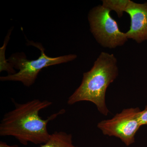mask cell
Returning a JSON list of instances; mask_svg holds the SVG:
<instances>
[{"mask_svg":"<svg viewBox=\"0 0 147 147\" xmlns=\"http://www.w3.org/2000/svg\"><path fill=\"white\" fill-rule=\"evenodd\" d=\"M13 101L14 109L5 114L1 121L0 136L15 137L24 146L29 143L36 145L46 143L51 134L47 130V124L65 112L61 109L44 119L39 116L40 111L52 105L51 101L34 99L19 103Z\"/></svg>","mask_w":147,"mask_h":147,"instance_id":"cell-1","label":"cell"},{"mask_svg":"<svg viewBox=\"0 0 147 147\" xmlns=\"http://www.w3.org/2000/svg\"><path fill=\"white\" fill-rule=\"evenodd\" d=\"M117 61L115 55L102 52L90 71L84 73L82 83L69 98L67 104L87 101L94 103L102 115L110 113L105 102L107 88L118 75Z\"/></svg>","mask_w":147,"mask_h":147,"instance_id":"cell-2","label":"cell"},{"mask_svg":"<svg viewBox=\"0 0 147 147\" xmlns=\"http://www.w3.org/2000/svg\"><path fill=\"white\" fill-rule=\"evenodd\" d=\"M29 43L40 50V57L36 60H29L21 54L12 55L8 60L9 61L12 67L19 69V71L6 76H1V81L20 82L24 86L30 87L34 84L38 73L42 69L49 66L68 62L75 59L77 57L75 55H69L57 57H50L45 55L44 48L40 44L31 41Z\"/></svg>","mask_w":147,"mask_h":147,"instance_id":"cell-3","label":"cell"},{"mask_svg":"<svg viewBox=\"0 0 147 147\" xmlns=\"http://www.w3.org/2000/svg\"><path fill=\"white\" fill-rule=\"evenodd\" d=\"M110 11L102 5L95 7L90 11L88 20L91 32L97 42L102 47L114 49L123 45L128 38L125 33L120 30Z\"/></svg>","mask_w":147,"mask_h":147,"instance_id":"cell-4","label":"cell"},{"mask_svg":"<svg viewBox=\"0 0 147 147\" xmlns=\"http://www.w3.org/2000/svg\"><path fill=\"white\" fill-rule=\"evenodd\" d=\"M139 108L124 109L113 118L98 124L97 127L104 135L115 137L128 146L135 142V136L141 125L138 119Z\"/></svg>","mask_w":147,"mask_h":147,"instance_id":"cell-5","label":"cell"},{"mask_svg":"<svg viewBox=\"0 0 147 147\" xmlns=\"http://www.w3.org/2000/svg\"><path fill=\"white\" fill-rule=\"evenodd\" d=\"M125 12L130 16V29L125 33L128 39L137 43L147 40V3H137L129 0Z\"/></svg>","mask_w":147,"mask_h":147,"instance_id":"cell-6","label":"cell"},{"mask_svg":"<svg viewBox=\"0 0 147 147\" xmlns=\"http://www.w3.org/2000/svg\"><path fill=\"white\" fill-rule=\"evenodd\" d=\"M39 147H79L72 142V136L63 131H55L50 134V138L45 144Z\"/></svg>","mask_w":147,"mask_h":147,"instance_id":"cell-7","label":"cell"},{"mask_svg":"<svg viewBox=\"0 0 147 147\" xmlns=\"http://www.w3.org/2000/svg\"><path fill=\"white\" fill-rule=\"evenodd\" d=\"M102 1L104 7L115 11L119 18H121L125 12L129 0H102Z\"/></svg>","mask_w":147,"mask_h":147,"instance_id":"cell-8","label":"cell"},{"mask_svg":"<svg viewBox=\"0 0 147 147\" xmlns=\"http://www.w3.org/2000/svg\"><path fill=\"white\" fill-rule=\"evenodd\" d=\"M138 119L141 126L147 125V105L144 110L139 112Z\"/></svg>","mask_w":147,"mask_h":147,"instance_id":"cell-9","label":"cell"},{"mask_svg":"<svg viewBox=\"0 0 147 147\" xmlns=\"http://www.w3.org/2000/svg\"><path fill=\"white\" fill-rule=\"evenodd\" d=\"M0 147H19L18 145H14L12 146H9L7 144L6 142H0Z\"/></svg>","mask_w":147,"mask_h":147,"instance_id":"cell-10","label":"cell"}]
</instances>
